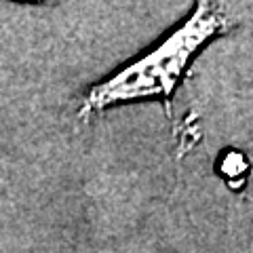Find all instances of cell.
I'll use <instances>...</instances> for the list:
<instances>
[{
    "label": "cell",
    "instance_id": "cell-1",
    "mask_svg": "<svg viewBox=\"0 0 253 253\" xmlns=\"http://www.w3.org/2000/svg\"><path fill=\"white\" fill-rule=\"evenodd\" d=\"M226 28V11L219 4L199 2L190 19L161 42V46L129 63L106 83L93 86L83 101V112H97L121 101L171 95L196 51Z\"/></svg>",
    "mask_w": 253,
    "mask_h": 253
},
{
    "label": "cell",
    "instance_id": "cell-2",
    "mask_svg": "<svg viewBox=\"0 0 253 253\" xmlns=\"http://www.w3.org/2000/svg\"><path fill=\"white\" fill-rule=\"evenodd\" d=\"M221 169H224L230 177L241 175V173L245 171V158L241 154H230L226 158V163H224V167H221Z\"/></svg>",
    "mask_w": 253,
    "mask_h": 253
}]
</instances>
